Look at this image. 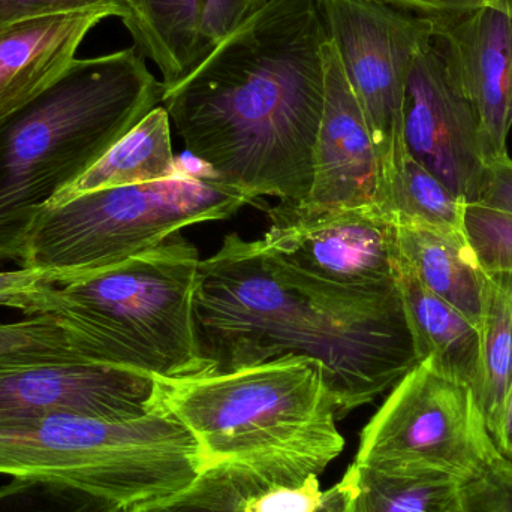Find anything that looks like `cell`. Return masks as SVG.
<instances>
[{
  "label": "cell",
  "instance_id": "cell-34",
  "mask_svg": "<svg viewBox=\"0 0 512 512\" xmlns=\"http://www.w3.org/2000/svg\"><path fill=\"white\" fill-rule=\"evenodd\" d=\"M348 481L342 478L340 483L324 492L321 504L315 512H343L345 510L346 499H348Z\"/></svg>",
  "mask_w": 512,
  "mask_h": 512
},
{
  "label": "cell",
  "instance_id": "cell-22",
  "mask_svg": "<svg viewBox=\"0 0 512 512\" xmlns=\"http://www.w3.org/2000/svg\"><path fill=\"white\" fill-rule=\"evenodd\" d=\"M465 201L409 156L405 171L382 206L394 225H417L466 239Z\"/></svg>",
  "mask_w": 512,
  "mask_h": 512
},
{
  "label": "cell",
  "instance_id": "cell-11",
  "mask_svg": "<svg viewBox=\"0 0 512 512\" xmlns=\"http://www.w3.org/2000/svg\"><path fill=\"white\" fill-rule=\"evenodd\" d=\"M408 153L466 204L480 198L487 176L477 117L435 38L415 56L405 95Z\"/></svg>",
  "mask_w": 512,
  "mask_h": 512
},
{
  "label": "cell",
  "instance_id": "cell-20",
  "mask_svg": "<svg viewBox=\"0 0 512 512\" xmlns=\"http://www.w3.org/2000/svg\"><path fill=\"white\" fill-rule=\"evenodd\" d=\"M343 512H462L465 483L429 471H381L352 463Z\"/></svg>",
  "mask_w": 512,
  "mask_h": 512
},
{
  "label": "cell",
  "instance_id": "cell-27",
  "mask_svg": "<svg viewBox=\"0 0 512 512\" xmlns=\"http://www.w3.org/2000/svg\"><path fill=\"white\" fill-rule=\"evenodd\" d=\"M462 512H512V460L499 454L480 477L465 484Z\"/></svg>",
  "mask_w": 512,
  "mask_h": 512
},
{
  "label": "cell",
  "instance_id": "cell-14",
  "mask_svg": "<svg viewBox=\"0 0 512 512\" xmlns=\"http://www.w3.org/2000/svg\"><path fill=\"white\" fill-rule=\"evenodd\" d=\"M325 99L313 150V182L304 212L342 207L378 206L381 177L372 137L363 111L349 86L331 39L322 45Z\"/></svg>",
  "mask_w": 512,
  "mask_h": 512
},
{
  "label": "cell",
  "instance_id": "cell-12",
  "mask_svg": "<svg viewBox=\"0 0 512 512\" xmlns=\"http://www.w3.org/2000/svg\"><path fill=\"white\" fill-rule=\"evenodd\" d=\"M155 378L87 361L0 367V421L74 414L140 420L161 411Z\"/></svg>",
  "mask_w": 512,
  "mask_h": 512
},
{
  "label": "cell",
  "instance_id": "cell-3",
  "mask_svg": "<svg viewBox=\"0 0 512 512\" xmlns=\"http://www.w3.org/2000/svg\"><path fill=\"white\" fill-rule=\"evenodd\" d=\"M162 96L164 84L131 47L75 59L53 86L0 120V261L21 264L39 213Z\"/></svg>",
  "mask_w": 512,
  "mask_h": 512
},
{
  "label": "cell",
  "instance_id": "cell-10",
  "mask_svg": "<svg viewBox=\"0 0 512 512\" xmlns=\"http://www.w3.org/2000/svg\"><path fill=\"white\" fill-rule=\"evenodd\" d=\"M318 5L372 137L382 210L409 158L406 84L415 56L432 38L433 18L376 0H318Z\"/></svg>",
  "mask_w": 512,
  "mask_h": 512
},
{
  "label": "cell",
  "instance_id": "cell-6",
  "mask_svg": "<svg viewBox=\"0 0 512 512\" xmlns=\"http://www.w3.org/2000/svg\"><path fill=\"white\" fill-rule=\"evenodd\" d=\"M204 469L194 436L165 409L131 421L74 414L0 421V475L65 481L123 510L183 489Z\"/></svg>",
  "mask_w": 512,
  "mask_h": 512
},
{
  "label": "cell",
  "instance_id": "cell-2",
  "mask_svg": "<svg viewBox=\"0 0 512 512\" xmlns=\"http://www.w3.org/2000/svg\"><path fill=\"white\" fill-rule=\"evenodd\" d=\"M194 307L207 373L288 354L310 358L321 364L337 417L373 402L420 363L403 306L340 315L276 276L258 242L236 233L201 259Z\"/></svg>",
  "mask_w": 512,
  "mask_h": 512
},
{
  "label": "cell",
  "instance_id": "cell-31",
  "mask_svg": "<svg viewBox=\"0 0 512 512\" xmlns=\"http://www.w3.org/2000/svg\"><path fill=\"white\" fill-rule=\"evenodd\" d=\"M512 215V158L510 153L487 165L486 182L477 203Z\"/></svg>",
  "mask_w": 512,
  "mask_h": 512
},
{
  "label": "cell",
  "instance_id": "cell-1",
  "mask_svg": "<svg viewBox=\"0 0 512 512\" xmlns=\"http://www.w3.org/2000/svg\"><path fill=\"white\" fill-rule=\"evenodd\" d=\"M318 0H267L191 74L164 89L162 107L188 152L252 198L301 203L325 99Z\"/></svg>",
  "mask_w": 512,
  "mask_h": 512
},
{
  "label": "cell",
  "instance_id": "cell-32",
  "mask_svg": "<svg viewBox=\"0 0 512 512\" xmlns=\"http://www.w3.org/2000/svg\"><path fill=\"white\" fill-rule=\"evenodd\" d=\"M426 18L453 17L501 0H376Z\"/></svg>",
  "mask_w": 512,
  "mask_h": 512
},
{
  "label": "cell",
  "instance_id": "cell-35",
  "mask_svg": "<svg viewBox=\"0 0 512 512\" xmlns=\"http://www.w3.org/2000/svg\"><path fill=\"white\" fill-rule=\"evenodd\" d=\"M501 3H504V5L512 12V0H501Z\"/></svg>",
  "mask_w": 512,
  "mask_h": 512
},
{
  "label": "cell",
  "instance_id": "cell-17",
  "mask_svg": "<svg viewBox=\"0 0 512 512\" xmlns=\"http://www.w3.org/2000/svg\"><path fill=\"white\" fill-rule=\"evenodd\" d=\"M396 280L418 360L433 358L447 375L474 393L480 376V328L430 291L400 249Z\"/></svg>",
  "mask_w": 512,
  "mask_h": 512
},
{
  "label": "cell",
  "instance_id": "cell-13",
  "mask_svg": "<svg viewBox=\"0 0 512 512\" xmlns=\"http://www.w3.org/2000/svg\"><path fill=\"white\" fill-rule=\"evenodd\" d=\"M433 38L471 104L484 161L508 155L512 129V12L490 3L453 17L433 18Z\"/></svg>",
  "mask_w": 512,
  "mask_h": 512
},
{
  "label": "cell",
  "instance_id": "cell-24",
  "mask_svg": "<svg viewBox=\"0 0 512 512\" xmlns=\"http://www.w3.org/2000/svg\"><path fill=\"white\" fill-rule=\"evenodd\" d=\"M122 505L65 481L12 477L0 487V512H122Z\"/></svg>",
  "mask_w": 512,
  "mask_h": 512
},
{
  "label": "cell",
  "instance_id": "cell-29",
  "mask_svg": "<svg viewBox=\"0 0 512 512\" xmlns=\"http://www.w3.org/2000/svg\"><path fill=\"white\" fill-rule=\"evenodd\" d=\"M107 6H119L126 11V0H0V32L21 21L42 15L87 11Z\"/></svg>",
  "mask_w": 512,
  "mask_h": 512
},
{
  "label": "cell",
  "instance_id": "cell-26",
  "mask_svg": "<svg viewBox=\"0 0 512 512\" xmlns=\"http://www.w3.org/2000/svg\"><path fill=\"white\" fill-rule=\"evenodd\" d=\"M465 233L486 273L512 276V215L480 204H466Z\"/></svg>",
  "mask_w": 512,
  "mask_h": 512
},
{
  "label": "cell",
  "instance_id": "cell-19",
  "mask_svg": "<svg viewBox=\"0 0 512 512\" xmlns=\"http://www.w3.org/2000/svg\"><path fill=\"white\" fill-rule=\"evenodd\" d=\"M179 170L171 141L170 116L159 105L123 135L74 185L60 192L50 206L87 192L159 182Z\"/></svg>",
  "mask_w": 512,
  "mask_h": 512
},
{
  "label": "cell",
  "instance_id": "cell-4",
  "mask_svg": "<svg viewBox=\"0 0 512 512\" xmlns=\"http://www.w3.org/2000/svg\"><path fill=\"white\" fill-rule=\"evenodd\" d=\"M159 403L185 424L204 466H231L262 486H300L345 447L321 364L283 355L256 366L156 379Z\"/></svg>",
  "mask_w": 512,
  "mask_h": 512
},
{
  "label": "cell",
  "instance_id": "cell-9",
  "mask_svg": "<svg viewBox=\"0 0 512 512\" xmlns=\"http://www.w3.org/2000/svg\"><path fill=\"white\" fill-rule=\"evenodd\" d=\"M498 456L471 388L426 358L391 388L364 427L354 463L438 472L468 484Z\"/></svg>",
  "mask_w": 512,
  "mask_h": 512
},
{
  "label": "cell",
  "instance_id": "cell-25",
  "mask_svg": "<svg viewBox=\"0 0 512 512\" xmlns=\"http://www.w3.org/2000/svg\"><path fill=\"white\" fill-rule=\"evenodd\" d=\"M48 361H84L54 319L27 316L11 324L0 322V367Z\"/></svg>",
  "mask_w": 512,
  "mask_h": 512
},
{
  "label": "cell",
  "instance_id": "cell-7",
  "mask_svg": "<svg viewBox=\"0 0 512 512\" xmlns=\"http://www.w3.org/2000/svg\"><path fill=\"white\" fill-rule=\"evenodd\" d=\"M254 201L207 168L87 192L39 213L20 267L47 271L59 285L144 254L183 228L231 218Z\"/></svg>",
  "mask_w": 512,
  "mask_h": 512
},
{
  "label": "cell",
  "instance_id": "cell-21",
  "mask_svg": "<svg viewBox=\"0 0 512 512\" xmlns=\"http://www.w3.org/2000/svg\"><path fill=\"white\" fill-rule=\"evenodd\" d=\"M480 376L474 396L492 438L512 387V276H486Z\"/></svg>",
  "mask_w": 512,
  "mask_h": 512
},
{
  "label": "cell",
  "instance_id": "cell-16",
  "mask_svg": "<svg viewBox=\"0 0 512 512\" xmlns=\"http://www.w3.org/2000/svg\"><path fill=\"white\" fill-rule=\"evenodd\" d=\"M125 14L119 6L59 12L0 32V120L53 86L77 59L92 29L107 18L122 20Z\"/></svg>",
  "mask_w": 512,
  "mask_h": 512
},
{
  "label": "cell",
  "instance_id": "cell-30",
  "mask_svg": "<svg viewBox=\"0 0 512 512\" xmlns=\"http://www.w3.org/2000/svg\"><path fill=\"white\" fill-rule=\"evenodd\" d=\"M57 283L56 277L35 268L0 271V307L26 312L30 297L42 286Z\"/></svg>",
  "mask_w": 512,
  "mask_h": 512
},
{
  "label": "cell",
  "instance_id": "cell-18",
  "mask_svg": "<svg viewBox=\"0 0 512 512\" xmlns=\"http://www.w3.org/2000/svg\"><path fill=\"white\" fill-rule=\"evenodd\" d=\"M394 230L400 252L421 282L480 328L487 273L478 264L468 239L417 225H394Z\"/></svg>",
  "mask_w": 512,
  "mask_h": 512
},
{
  "label": "cell",
  "instance_id": "cell-8",
  "mask_svg": "<svg viewBox=\"0 0 512 512\" xmlns=\"http://www.w3.org/2000/svg\"><path fill=\"white\" fill-rule=\"evenodd\" d=\"M259 252L280 279L334 312L373 316L403 306L394 224L375 204L310 213L295 203L268 210Z\"/></svg>",
  "mask_w": 512,
  "mask_h": 512
},
{
  "label": "cell",
  "instance_id": "cell-33",
  "mask_svg": "<svg viewBox=\"0 0 512 512\" xmlns=\"http://www.w3.org/2000/svg\"><path fill=\"white\" fill-rule=\"evenodd\" d=\"M493 441H495L499 454L505 459L512 460V387Z\"/></svg>",
  "mask_w": 512,
  "mask_h": 512
},
{
  "label": "cell",
  "instance_id": "cell-28",
  "mask_svg": "<svg viewBox=\"0 0 512 512\" xmlns=\"http://www.w3.org/2000/svg\"><path fill=\"white\" fill-rule=\"evenodd\" d=\"M322 496L319 477L313 475L300 486H273L255 493L243 512H315Z\"/></svg>",
  "mask_w": 512,
  "mask_h": 512
},
{
  "label": "cell",
  "instance_id": "cell-15",
  "mask_svg": "<svg viewBox=\"0 0 512 512\" xmlns=\"http://www.w3.org/2000/svg\"><path fill=\"white\" fill-rule=\"evenodd\" d=\"M267 0H126L123 26L164 89L191 74Z\"/></svg>",
  "mask_w": 512,
  "mask_h": 512
},
{
  "label": "cell",
  "instance_id": "cell-23",
  "mask_svg": "<svg viewBox=\"0 0 512 512\" xmlns=\"http://www.w3.org/2000/svg\"><path fill=\"white\" fill-rule=\"evenodd\" d=\"M265 489L248 472L212 466L183 489L138 502L122 512H243L246 501Z\"/></svg>",
  "mask_w": 512,
  "mask_h": 512
},
{
  "label": "cell",
  "instance_id": "cell-5",
  "mask_svg": "<svg viewBox=\"0 0 512 512\" xmlns=\"http://www.w3.org/2000/svg\"><path fill=\"white\" fill-rule=\"evenodd\" d=\"M200 252L182 234L122 264L48 283L27 316L54 319L81 360L155 379L209 372L195 327Z\"/></svg>",
  "mask_w": 512,
  "mask_h": 512
}]
</instances>
